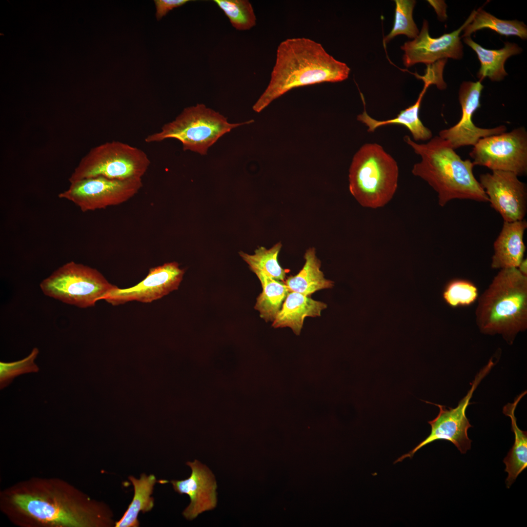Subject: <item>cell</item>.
I'll return each mask as SVG.
<instances>
[{"instance_id": "1", "label": "cell", "mask_w": 527, "mask_h": 527, "mask_svg": "<svg viewBox=\"0 0 527 527\" xmlns=\"http://www.w3.org/2000/svg\"><path fill=\"white\" fill-rule=\"evenodd\" d=\"M349 72L345 63L335 59L320 43L305 38L286 39L278 46L270 81L253 109L260 112L294 88L344 81Z\"/></svg>"}, {"instance_id": "2", "label": "cell", "mask_w": 527, "mask_h": 527, "mask_svg": "<svg viewBox=\"0 0 527 527\" xmlns=\"http://www.w3.org/2000/svg\"><path fill=\"white\" fill-rule=\"evenodd\" d=\"M404 139L421 158V161L414 165L412 174L426 182L437 193L441 206L456 199L488 202L473 174V162L462 160L448 141L439 136L421 144L408 136Z\"/></svg>"}, {"instance_id": "3", "label": "cell", "mask_w": 527, "mask_h": 527, "mask_svg": "<svg viewBox=\"0 0 527 527\" xmlns=\"http://www.w3.org/2000/svg\"><path fill=\"white\" fill-rule=\"evenodd\" d=\"M476 321L481 332L501 334L509 344L527 328V276L501 269L478 299Z\"/></svg>"}, {"instance_id": "4", "label": "cell", "mask_w": 527, "mask_h": 527, "mask_svg": "<svg viewBox=\"0 0 527 527\" xmlns=\"http://www.w3.org/2000/svg\"><path fill=\"white\" fill-rule=\"evenodd\" d=\"M398 176L393 157L380 145L367 143L353 158L349 170V191L362 206L380 208L394 195Z\"/></svg>"}, {"instance_id": "5", "label": "cell", "mask_w": 527, "mask_h": 527, "mask_svg": "<svg viewBox=\"0 0 527 527\" xmlns=\"http://www.w3.org/2000/svg\"><path fill=\"white\" fill-rule=\"evenodd\" d=\"M251 122L229 123L220 113L204 104H197L185 108L174 120L148 135L144 140L147 143H153L174 139L182 143L184 151L205 155L208 148L225 134Z\"/></svg>"}, {"instance_id": "6", "label": "cell", "mask_w": 527, "mask_h": 527, "mask_svg": "<svg viewBox=\"0 0 527 527\" xmlns=\"http://www.w3.org/2000/svg\"><path fill=\"white\" fill-rule=\"evenodd\" d=\"M150 163L147 154L139 148L119 141L106 142L92 148L81 159L69 181L99 176L142 179Z\"/></svg>"}, {"instance_id": "7", "label": "cell", "mask_w": 527, "mask_h": 527, "mask_svg": "<svg viewBox=\"0 0 527 527\" xmlns=\"http://www.w3.org/2000/svg\"><path fill=\"white\" fill-rule=\"evenodd\" d=\"M116 286L97 269L74 261L60 267L40 284L45 295L80 308L94 306Z\"/></svg>"}, {"instance_id": "8", "label": "cell", "mask_w": 527, "mask_h": 527, "mask_svg": "<svg viewBox=\"0 0 527 527\" xmlns=\"http://www.w3.org/2000/svg\"><path fill=\"white\" fill-rule=\"evenodd\" d=\"M474 165L512 172L527 173V131L524 127L481 139L469 153Z\"/></svg>"}, {"instance_id": "9", "label": "cell", "mask_w": 527, "mask_h": 527, "mask_svg": "<svg viewBox=\"0 0 527 527\" xmlns=\"http://www.w3.org/2000/svg\"><path fill=\"white\" fill-rule=\"evenodd\" d=\"M493 365L494 363L491 359L486 365L476 375L471 388L455 408L447 409L444 405L425 401L439 408L436 417L428 422L431 426L430 433L412 450L401 456L394 463L401 462L406 458H411L422 447L437 440H443L451 442L461 453H466L469 450L471 440L468 437L467 430L472 426L466 415V411L474 391Z\"/></svg>"}, {"instance_id": "10", "label": "cell", "mask_w": 527, "mask_h": 527, "mask_svg": "<svg viewBox=\"0 0 527 527\" xmlns=\"http://www.w3.org/2000/svg\"><path fill=\"white\" fill-rule=\"evenodd\" d=\"M59 197L68 200L84 212L122 203L142 186V179L114 180L96 177L70 182Z\"/></svg>"}, {"instance_id": "11", "label": "cell", "mask_w": 527, "mask_h": 527, "mask_svg": "<svg viewBox=\"0 0 527 527\" xmlns=\"http://www.w3.org/2000/svg\"><path fill=\"white\" fill-rule=\"evenodd\" d=\"M13 502L20 509L39 520L68 527L110 526L112 515L92 508L75 509L53 497L18 494Z\"/></svg>"}, {"instance_id": "12", "label": "cell", "mask_w": 527, "mask_h": 527, "mask_svg": "<svg viewBox=\"0 0 527 527\" xmlns=\"http://www.w3.org/2000/svg\"><path fill=\"white\" fill-rule=\"evenodd\" d=\"M184 274V270L177 262L166 263L150 268L145 278L135 285L127 288L116 286L101 300L114 306L133 301L150 303L178 289Z\"/></svg>"}, {"instance_id": "13", "label": "cell", "mask_w": 527, "mask_h": 527, "mask_svg": "<svg viewBox=\"0 0 527 527\" xmlns=\"http://www.w3.org/2000/svg\"><path fill=\"white\" fill-rule=\"evenodd\" d=\"M475 12L476 10H473L459 28L437 38L430 36L428 22L425 20L418 36L411 41L405 42L401 47L404 51V65L408 67L418 63L429 65L447 58L462 59L463 46L460 35L472 21Z\"/></svg>"}, {"instance_id": "14", "label": "cell", "mask_w": 527, "mask_h": 527, "mask_svg": "<svg viewBox=\"0 0 527 527\" xmlns=\"http://www.w3.org/2000/svg\"><path fill=\"white\" fill-rule=\"evenodd\" d=\"M479 182L491 207L504 222L523 220L527 211V186L518 176L511 172L494 170L481 174Z\"/></svg>"}, {"instance_id": "15", "label": "cell", "mask_w": 527, "mask_h": 527, "mask_svg": "<svg viewBox=\"0 0 527 527\" xmlns=\"http://www.w3.org/2000/svg\"><path fill=\"white\" fill-rule=\"evenodd\" d=\"M484 86L482 81H464L460 85L458 98L461 106L460 121L454 125L440 131L439 136L446 140L456 149L462 146H474L482 138L506 132L505 125L490 128L478 127L472 122V116L480 107V97Z\"/></svg>"}, {"instance_id": "16", "label": "cell", "mask_w": 527, "mask_h": 527, "mask_svg": "<svg viewBox=\"0 0 527 527\" xmlns=\"http://www.w3.org/2000/svg\"><path fill=\"white\" fill-rule=\"evenodd\" d=\"M186 465L191 469L190 477L170 483L175 491L189 496L190 503L182 514L186 519L192 520L202 512L216 507L217 486L214 475L206 466L197 460L188 462Z\"/></svg>"}, {"instance_id": "17", "label": "cell", "mask_w": 527, "mask_h": 527, "mask_svg": "<svg viewBox=\"0 0 527 527\" xmlns=\"http://www.w3.org/2000/svg\"><path fill=\"white\" fill-rule=\"evenodd\" d=\"M527 227L525 220L504 222L502 230L495 241L491 268H517L523 260L526 250L523 236Z\"/></svg>"}, {"instance_id": "18", "label": "cell", "mask_w": 527, "mask_h": 527, "mask_svg": "<svg viewBox=\"0 0 527 527\" xmlns=\"http://www.w3.org/2000/svg\"><path fill=\"white\" fill-rule=\"evenodd\" d=\"M327 307L326 304L312 299L296 292H289L282 308L273 322L274 328L290 327L299 335L306 317L321 316V312Z\"/></svg>"}, {"instance_id": "19", "label": "cell", "mask_w": 527, "mask_h": 527, "mask_svg": "<svg viewBox=\"0 0 527 527\" xmlns=\"http://www.w3.org/2000/svg\"><path fill=\"white\" fill-rule=\"evenodd\" d=\"M428 87L424 85L417 101L413 105L402 110L395 118L385 121L376 120L367 114L365 109L364 98L361 93L365 108L364 112L358 116L357 120L368 127L367 131L369 132H374L377 128L383 125L400 124L408 129L416 141L430 140L432 137V132L424 125L419 117L421 102Z\"/></svg>"}, {"instance_id": "20", "label": "cell", "mask_w": 527, "mask_h": 527, "mask_svg": "<svg viewBox=\"0 0 527 527\" xmlns=\"http://www.w3.org/2000/svg\"><path fill=\"white\" fill-rule=\"evenodd\" d=\"M464 41L477 55L481 63L477 77L481 81L486 77L491 81L502 80L507 75L504 66L507 60L522 52V49L517 44L509 42H506L502 48L491 50L483 47L470 37L464 38Z\"/></svg>"}, {"instance_id": "21", "label": "cell", "mask_w": 527, "mask_h": 527, "mask_svg": "<svg viewBox=\"0 0 527 527\" xmlns=\"http://www.w3.org/2000/svg\"><path fill=\"white\" fill-rule=\"evenodd\" d=\"M526 394L527 391L522 392L516 398L513 403L507 404L503 409V413L510 418L511 430L514 434V444L504 460L505 471L508 473L506 480L507 488H509L527 466V432L518 427L514 414L518 403Z\"/></svg>"}, {"instance_id": "22", "label": "cell", "mask_w": 527, "mask_h": 527, "mask_svg": "<svg viewBox=\"0 0 527 527\" xmlns=\"http://www.w3.org/2000/svg\"><path fill=\"white\" fill-rule=\"evenodd\" d=\"M305 263L300 272L290 276L284 283L289 292L293 291L309 296L317 291L331 288L334 282L326 279L321 270V261L316 255L315 249L310 248L304 255Z\"/></svg>"}, {"instance_id": "23", "label": "cell", "mask_w": 527, "mask_h": 527, "mask_svg": "<svg viewBox=\"0 0 527 527\" xmlns=\"http://www.w3.org/2000/svg\"><path fill=\"white\" fill-rule=\"evenodd\" d=\"M134 490L133 499L121 519L115 524L116 527H138V519L140 511L143 513L150 511L154 506V499L151 497L157 482L153 474H141L140 479L133 476L128 477Z\"/></svg>"}, {"instance_id": "24", "label": "cell", "mask_w": 527, "mask_h": 527, "mask_svg": "<svg viewBox=\"0 0 527 527\" xmlns=\"http://www.w3.org/2000/svg\"><path fill=\"white\" fill-rule=\"evenodd\" d=\"M263 288L257 298L254 308L260 313L261 318L265 322H273L285 301L289 289L284 282L271 278L261 273L255 274Z\"/></svg>"}, {"instance_id": "25", "label": "cell", "mask_w": 527, "mask_h": 527, "mask_svg": "<svg viewBox=\"0 0 527 527\" xmlns=\"http://www.w3.org/2000/svg\"><path fill=\"white\" fill-rule=\"evenodd\" d=\"M484 28L506 36H515L524 40L527 38V26L522 21L501 20L481 8L476 10L473 20L464 29L462 37H470L474 32Z\"/></svg>"}, {"instance_id": "26", "label": "cell", "mask_w": 527, "mask_h": 527, "mask_svg": "<svg viewBox=\"0 0 527 527\" xmlns=\"http://www.w3.org/2000/svg\"><path fill=\"white\" fill-rule=\"evenodd\" d=\"M282 246L279 242L269 249L261 246L253 255L243 251L239 254L255 274L261 273L276 280L284 282L287 270L281 267L278 260Z\"/></svg>"}, {"instance_id": "27", "label": "cell", "mask_w": 527, "mask_h": 527, "mask_svg": "<svg viewBox=\"0 0 527 527\" xmlns=\"http://www.w3.org/2000/svg\"><path fill=\"white\" fill-rule=\"evenodd\" d=\"M214 2L228 18L236 30H250L256 24V17L251 3L247 0H215Z\"/></svg>"}, {"instance_id": "28", "label": "cell", "mask_w": 527, "mask_h": 527, "mask_svg": "<svg viewBox=\"0 0 527 527\" xmlns=\"http://www.w3.org/2000/svg\"><path fill=\"white\" fill-rule=\"evenodd\" d=\"M393 26L384 39L385 43L399 35H405L409 38L415 39L419 31L412 16L416 1L413 0H396Z\"/></svg>"}, {"instance_id": "29", "label": "cell", "mask_w": 527, "mask_h": 527, "mask_svg": "<svg viewBox=\"0 0 527 527\" xmlns=\"http://www.w3.org/2000/svg\"><path fill=\"white\" fill-rule=\"evenodd\" d=\"M478 290L471 282L456 279L449 282L443 292V298L452 307L468 305L478 298Z\"/></svg>"}, {"instance_id": "30", "label": "cell", "mask_w": 527, "mask_h": 527, "mask_svg": "<svg viewBox=\"0 0 527 527\" xmlns=\"http://www.w3.org/2000/svg\"><path fill=\"white\" fill-rule=\"evenodd\" d=\"M39 350L34 348L25 358L16 362L0 363V385L2 389L9 385L16 377L24 373L37 372L39 368L34 362Z\"/></svg>"}, {"instance_id": "31", "label": "cell", "mask_w": 527, "mask_h": 527, "mask_svg": "<svg viewBox=\"0 0 527 527\" xmlns=\"http://www.w3.org/2000/svg\"><path fill=\"white\" fill-rule=\"evenodd\" d=\"M156 8V17L158 20H160L170 10L181 6L188 0H155L154 1Z\"/></svg>"}, {"instance_id": "32", "label": "cell", "mask_w": 527, "mask_h": 527, "mask_svg": "<svg viewBox=\"0 0 527 527\" xmlns=\"http://www.w3.org/2000/svg\"><path fill=\"white\" fill-rule=\"evenodd\" d=\"M520 272L525 276H527V260L523 259L517 267Z\"/></svg>"}]
</instances>
